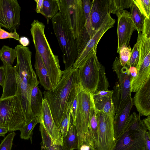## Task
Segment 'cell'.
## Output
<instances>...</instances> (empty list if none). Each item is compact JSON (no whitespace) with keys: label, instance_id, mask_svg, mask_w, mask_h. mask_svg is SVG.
Returning <instances> with one entry per match:
<instances>
[{"label":"cell","instance_id":"6","mask_svg":"<svg viewBox=\"0 0 150 150\" xmlns=\"http://www.w3.org/2000/svg\"><path fill=\"white\" fill-rule=\"evenodd\" d=\"M26 122L19 97L0 98V126L13 132L20 130Z\"/></svg>","mask_w":150,"mask_h":150},{"label":"cell","instance_id":"5","mask_svg":"<svg viewBox=\"0 0 150 150\" xmlns=\"http://www.w3.org/2000/svg\"><path fill=\"white\" fill-rule=\"evenodd\" d=\"M52 28L62 52L65 69L72 66L78 55L73 33L59 12L51 19Z\"/></svg>","mask_w":150,"mask_h":150},{"label":"cell","instance_id":"29","mask_svg":"<svg viewBox=\"0 0 150 150\" xmlns=\"http://www.w3.org/2000/svg\"><path fill=\"white\" fill-rule=\"evenodd\" d=\"M16 58L14 49L4 45L0 50V59L5 66H12Z\"/></svg>","mask_w":150,"mask_h":150},{"label":"cell","instance_id":"18","mask_svg":"<svg viewBox=\"0 0 150 150\" xmlns=\"http://www.w3.org/2000/svg\"><path fill=\"white\" fill-rule=\"evenodd\" d=\"M6 75L2 95L3 99L17 95L18 83L16 71L12 66H5Z\"/></svg>","mask_w":150,"mask_h":150},{"label":"cell","instance_id":"17","mask_svg":"<svg viewBox=\"0 0 150 150\" xmlns=\"http://www.w3.org/2000/svg\"><path fill=\"white\" fill-rule=\"evenodd\" d=\"M99 129V119L93 101L91 108L89 126L86 138L87 144L91 150H96L98 142Z\"/></svg>","mask_w":150,"mask_h":150},{"label":"cell","instance_id":"8","mask_svg":"<svg viewBox=\"0 0 150 150\" xmlns=\"http://www.w3.org/2000/svg\"><path fill=\"white\" fill-rule=\"evenodd\" d=\"M93 101L90 92L82 89L77 95V107L74 121L77 131L79 150L83 145L88 146L86 135L89 127Z\"/></svg>","mask_w":150,"mask_h":150},{"label":"cell","instance_id":"25","mask_svg":"<svg viewBox=\"0 0 150 150\" xmlns=\"http://www.w3.org/2000/svg\"><path fill=\"white\" fill-rule=\"evenodd\" d=\"M138 133L128 129L125 131L116 142L113 150H126Z\"/></svg>","mask_w":150,"mask_h":150},{"label":"cell","instance_id":"12","mask_svg":"<svg viewBox=\"0 0 150 150\" xmlns=\"http://www.w3.org/2000/svg\"><path fill=\"white\" fill-rule=\"evenodd\" d=\"M21 10L17 0H0V27L11 32L18 29Z\"/></svg>","mask_w":150,"mask_h":150},{"label":"cell","instance_id":"19","mask_svg":"<svg viewBox=\"0 0 150 150\" xmlns=\"http://www.w3.org/2000/svg\"><path fill=\"white\" fill-rule=\"evenodd\" d=\"M133 105L132 98L121 112L117 116L114 117V129L116 142L123 133Z\"/></svg>","mask_w":150,"mask_h":150},{"label":"cell","instance_id":"4","mask_svg":"<svg viewBox=\"0 0 150 150\" xmlns=\"http://www.w3.org/2000/svg\"><path fill=\"white\" fill-rule=\"evenodd\" d=\"M95 52L78 69L82 89L93 94L96 91H108L109 86L105 69L98 59Z\"/></svg>","mask_w":150,"mask_h":150},{"label":"cell","instance_id":"14","mask_svg":"<svg viewBox=\"0 0 150 150\" xmlns=\"http://www.w3.org/2000/svg\"><path fill=\"white\" fill-rule=\"evenodd\" d=\"M40 123L53 143L55 145H63V137L54 121L47 101L44 98L42 102Z\"/></svg>","mask_w":150,"mask_h":150},{"label":"cell","instance_id":"36","mask_svg":"<svg viewBox=\"0 0 150 150\" xmlns=\"http://www.w3.org/2000/svg\"><path fill=\"white\" fill-rule=\"evenodd\" d=\"M143 134L139 133L126 150H145Z\"/></svg>","mask_w":150,"mask_h":150},{"label":"cell","instance_id":"44","mask_svg":"<svg viewBox=\"0 0 150 150\" xmlns=\"http://www.w3.org/2000/svg\"><path fill=\"white\" fill-rule=\"evenodd\" d=\"M145 150H150V132L147 130L143 134Z\"/></svg>","mask_w":150,"mask_h":150},{"label":"cell","instance_id":"9","mask_svg":"<svg viewBox=\"0 0 150 150\" xmlns=\"http://www.w3.org/2000/svg\"><path fill=\"white\" fill-rule=\"evenodd\" d=\"M59 10L76 40L84 30L85 19L82 0H57Z\"/></svg>","mask_w":150,"mask_h":150},{"label":"cell","instance_id":"38","mask_svg":"<svg viewBox=\"0 0 150 150\" xmlns=\"http://www.w3.org/2000/svg\"><path fill=\"white\" fill-rule=\"evenodd\" d=\"M16 134V132H14L5 137L0 144V150H11L13 140Z\"/></svg>","mask_w":150,"mask_h":150},{"label":"cell","instance_id":"28","mask_svg":"<svg viewBox=\"0 0 150 150\" xmlns=\"http://www.w3.org/2000/svg\"><path fill=\"white\" fill-rule=\"evenodd\" d=\"M40 122L41 119L37 117H34L30 120L26 122L20 130L21 138L25 140L30 139L32 143L33 130L37 124Z\"/></svg>","mask_w":150,"mask_h":150},{"label":"cell","instance_id":"42","mask_svg":"<svg viewBox=\"0 0 150 150\" xmlns=\"http://www.w3.org/2000/svg\"><path fill=\"white\" fill-rule=\"evenodd\" d=\"M77 107V96L71 103L70 109V113L72 116L73 121H74Z\"/></svg>","mask_w":150,"mask_h":150},{"label":"cell","instance_id":"34","mask_svg":"<svg viewBox=\"0 0 150 150\" xmlns=\"http://www.w3.org/2000/svg\"><path fill=\"white\" fill-rule=\"evenodd\" d=\"M131 50L130 46H127L125 43L120 48L118 53L119 54V59L122 66L126 65L129 59Z\"/></svg>","mask_w":150,"mask_h":150},{"label":"cell","instance_id":"47","mask_svg":"<svg viewBox=\"0 0 150 150\" xmlns=\"http://www.w3.org/2000/svg\"><path fill=\"white\" fill-rule=\"evenodd\" d=\"M19 41V43L23 47H26L29 45L30 41L29 39L25 37H22L20 38Z\"/></svg>","mask_w":150,"mask_h":150},{"label":"cell","instance_id":"22","mask_svg":"<svg viewBox=\"0 0 150 150\" xmlns=\"http://www.w3.org/2000/svg\"><path fill=\"white\" fill-rule=\"evenodd\" d=\"M43 99L42 93L38 85L34 86L31 94L30 109L33 116L38 117L40 119Z\"/></svg>","mask_w":150,"mask_h":150},{"label":"cell","instance_id":"48","mask_svg":"<svg viewBox=\"0 0 150 150\" xmlns=\"http://www.w3.org/2000/svg\"><path fill=\"white\" fill-rule=\"evenodd\" d=\"M147 130L150 132V115L142 120Z\"/></svg>","mask_w":150,"mask_h":150},{"label":"cell","instance_id":"16","mask_svg":"<svg viewBox=\"0 0 150 150\" xmlns=\"http://www.w3.org/2000/svg\"><path fill=\"white\" fill-rule=\"evenodd\" d=\"M132 100L139 116L150 115V79L136 92Z\"/></svg>","mask_w":150,"mask_h":150},{"label":"cell","instance_id":"11","mask_svg":"<svg viewBox=\"0 0 150 150\" xmlns=\"http://www.w3.org/2000/svg\"><path fill=\"white\" fill-rule=\"evenodd\" d=\"M115 21L109 13L100 27L89 40L81 52L78 54L73 65L74 69L79 68L92 55L96 52L98 43L105 32L113 27Z\"/></svg>","mask_w":150,"mask_h":150},{"label":"cell","instance_id":"30","mask_svg":"<svg viewBox=\"0 0 150 150\" xmlns=\"http://www.w3.org/2000/svg\"><path fill=\"white\" fill-rule=\"evenodd\" d=\"M131 8L133 21L139 34L142 31L145 18L133 1Z\"/></svg>","mask_w":150,"mask_h":150},{"label":"cell","instance_id":"40","mask_svg":"<svg viewBox=\"0 0 150 150\" xmlns=\"http://www.w3.org/2000/svg\"><path fill=\"white\" fill-rule=\"evenodd\" d=\"M113 91H96L92 94L94 101L100 99L105 97L112 96Z\"/></svg>","mask_w":150,"mask_h":150},{"label":"cell","instance_id":"45","mask_svg":"<svg viewBox=\"0 0 150 150\" xmlns=\"http://www.w3.org/2000/svg\"><path fill=\"white\" fill-rule=\"evenodd\" d=\"M128 68L131 83L134 80L137 76V69L136 67H128Z\"/></svg>","mask_w":150,"mask_h":150},{"label":"cell","instance_id":"26","mask_svg":"<svg viewBox=\"0 0 150 150\" xmlns=\"http://www.w3.org/2000/svg\"><path fill=\"white\" fill-rule=\"evenodd\" d=\"M59 10L57 0H44L43 15L45 17L48 24L50 20L59 12Z\"/></svg>","mask_w":150,"mask_h":150},{"label":"cell","instance_id":"39","mask_svg":"<svg viewBox=\"0 0 150 150\" xmlns=\"http://www.w3.org/2000/svg\"><path fill=\"white\" fill-rule=\"evenodd\" d=\"M8 38H12L17 40H19L20 37L16 30L13 32L9 33L0 27V40Z\"/></svg>","mask_w":150,"mask_h":150},{"label":"cell","instance_id":"37","mask_svg":"<svg viewBox=\"0 0 150 150\" xmlns=\"http://www.w3.org/2000/svg\"><path fill=\"white\" fill-rule=\"evenodd\" d=\"M70 119L69 109L61 121L60 124V130L63 137H65L69 132L70 124Z\"/></svg>","mask_w":150,"mask_h":150},{"label":"cell","instance_id":"3","mask_svg":"<svg viewBox=\"0 0 150 150\" xmlns=\"http://www.w3.org/2000/svg\"><path fill=\"white\" fill-rule=\"evenodd\" d=\"M44 24L35 20L30 29L35 48L41 57L46 69L53 88L57 85L62 76L58 56L53 52L45 35Z\"/></svg>","mask_w":150,"mask_h":150},{"label":"cell","instance_id":"33","mask_svg":"<svg viewBox=\"0 0 150 150\" xmlns=\"http://www.w3.org/2000/svg\"><path fill=\"white\" fill-rule=\"evenodd\" d=\"M133 1L146 18H150V0H133Z\"/></svg>","mask_w":150,"mask_h":150},{"label":"cell","instance_id":"49","mask_svg":"<svg viewBox=\"0 0 150 150\" xmlns=\"http://www.w3.org/2000/svg\"><path fill=\"white\" fill-rule=\"evenodd\" d=\"M8 132L5 128L0 126V137H5V134Z\"/></svg>","mask_w":150,"mask_h":150},{"label":"cell","instance_id":"24","mask_svg":"<svg viewBox=\"0 0 150 150\" xmlns=\"http://www.w3.org/2000/svg\"><path fill=\"white\" fill-rule=\"evenodd\" d=\"M94 102L98 110L108 115L115 116V110L112 96L105 97Z\"/></svg>","mask_w":150,"mask_h":150},{"label":"cell","instance_id":"10","mask_svg":"<svg viewBox=\"0 0 150 150\" xmlns=\"http://www.w3.org/2000/svg\"><path fill=\"white\" fill-rule=\"evenodd\" d=\"M96 111L99 122V135L96 150H113L116 144L114 129L115 116Z\"/></svg>","mask_w":150,"mask_h":150},{"label":"cell","instance_id":"15","mask_svg":"<svg viewBox=\"0 0 150 150\" xmlns=\"http://www.w3.org/2000/svg\"><path fill=\"white\" fill-rule=\"evenodd\" d=\"M109 13V0H92L90 15L92 28L94 33Z\"/></svg>","mask_w":150,"mask_h":150},{"label":"cell","instance_id":"43","mask_svg":"<svg viewBox=\"0 0 150 150\" xmlns=\"http://www.w3.org/2000/svg\"><path fill=\"white\" fill-rule=\"evenodd\" d=\"M6 75V67L4 65L0 67V85L1 86L2 88L4 85Z\"/></svg>","mask_w":150,"mask_h":150},{"label":"cell","instance_id":"46","mask_svg":"<svg viewBox=\"0 0 150 150\" xmlns=\"http://www.w3.org/2000/svg\"><path fill=\"white\" fill-rule=\"evenodd\" d=\"M34 1L36 3V12L40 13L43 15L42 9L44 0H35Z\"/></svg>","mask_w":150,"mask_h":150},{"label":"cell","instance_id":"50","mask_svg":"<svg viewBox=\"0 0 150 150\" xmlns=\"http://www.w3.org/2000/svg\"><path fill=\"white\" fill-rule=\"evenodd\" d=\"M55 150H66L63 145L54 144Z\"/></svg>","mask_w":150,"mask_h":150},{"label":"cell","instance_id":"23","mask_svg":"<svg viewBox=\"0 0 150 150\" xmlns=\"http://www.w3.org/2000/svg\"><path fill=\"white\" fill-rule=\"evenodd\" d=\"M70 116V124L69 130L67 135L63 137V146L66 150H79L77 130L75 124L73 122L71 114Z\"/></svg>","mask_w":150,"mask_h":150},{"label":"cell","instance_id":"7","mask_svg":"<svg viewBox=\"0 0 150 150\" xmlns=\"http://www.w3.org/2000/svg\"><path fill=\"white\" fill-rule=\"evenodd\" d=\"M112 69L117 75L118 81L113 87L112 98L115 113H120L132 98L131 80L128 67L122 66L116 57L112 65Z\"/></svg>","mask_w":150,"mask_h":150},{"label":"cell","instance_id":"2","mask_svg":"<svg viewBox=\"0 0 150 150\" xmlns=\"http://www.w3.org/2000/svg\"><path fill=\"white\" fill-rule=\"evenodd\" d=\"M17 62L14 67L18 83L17 95L20 99L26 122L34 117L30 107L31 91L33 87L39 82L32 67V52L28 47L17 45L14 48Z\"/></svg>","mask_w":150,"mask_h":150},{"label":"cell","instance_id":"32","mask_svg":"<svg viewBox=\"0 0 150 150\" xmlns=\"http://www.w3.org/2000/svg\"><path fill=\"white\" fill-rule=\"evenodd\" d=\"M39 130L41 132L42 139L41 143L42 150H55L54 144L43 126H40Z\"/></svg>","mask_w":150,"mask_h":150},{"label":"cell","instance_id":"21","mask_svg":"<svg viewBox=\"0 0 150 150\" xmlns=\"http://www.w3.org/2000/svg\"><path fill=\"white\" fill-rule=\"evenodd\" d=\"M34 67L40 83L46 91L53 88L46 69L41 57L37 51L35 54Z\"/></svg>","mask_w":150,"mask_h":150},{"label":"cell","instance_id":"35","mask_svg":"<svg viewBox=\"0 0 150 150\" xmlns=\"http://www.w3.org/2000/svg\"><path fill=\"white\" fill-rule=\"evenodd\" d=\"M139 57V45L137 42L132 50L129 59L126 65L128 67H134L137 68Z\"/></svg>","mask_w":150,"mask_h":150},{"label":"cell","instance_id":"1","mask_svg":"<svg viewBox=\"0 0 150 150\" xmlns=\"http://www.w3.org/2000/svg\"><path fill=\"white\" fill-rule=\"evenodd\" d=\"M82 89L78 69H75L72 66L63 71L62 77L55 87L43 92L44 98L47 101L54 121L59 130L61 121Z\"/></svg>","mask_w":150,"mask_h":150},{"label":"cell","instance_id":"27","mask_svg":"<svg viewBox=\"0 0 150 150\" xmlns=\"http://www.w3.org/2000/svg\"><path fill=\"white\" fill-rule=\"evenodd\" d=\"M140 117L135 112H133L129 115L127 123L129 126V130L143 134L147 130Z\"/></svg>","mask_w":150,"mask_h":150},{"label":"cell","instance_id":"31","mask_svg":"<svg viewBox=\"0 0 150 150\" xmlns=\"http://www.w3.org/2000/svg\"><path fill=\"white\" fill-rule=\"evenodd\" d=\"M132 0H109V13L115 14L124 9L131 8Z\"/></svg>","mask_w":150,"mask_h":150},{"label":"cell","instance_id":"41","mask_svg":"<svg viewBox=\"0 0 150 150\" xmlns=\"http://www.w3.org/2000/svg\"><path fill=\"white\" fill-rule=\"evenodd\" d=\"M142 34L146 37L150 38V18H145Z\"/></svg>","mask_w":150,"mask_h":150},{"label":"cell","instance_id":"20","mask_svg":"<svg viewBox=\"0 0 150 150\" xmlns=\"http://www.w3.org/2000/svg\"><path fill=\"white\" fill-rule=\"evenodd\" d=\"M83 9L85 19L84 30L79 36V40L87 43L95 34L93 30L91 19V11L92 0H82Z\"/></svg>","mask_w":150,"mask_h":150},{"label":"cell","instance_id":"13","mask_svg":"<svg viewBox=\"0 0 150 150\" xmlns=\"http://www.w3.org/2000/svg\"><path fill=\"white\" fill-rule=\"evenodd\" d=\"M115 14L117 18V53H118L124 44L129 45L132 34L137 29L130 12L123 10L117 12Z\"/></svg>","mask_w":150,"mask_h":150}]
</instances>
